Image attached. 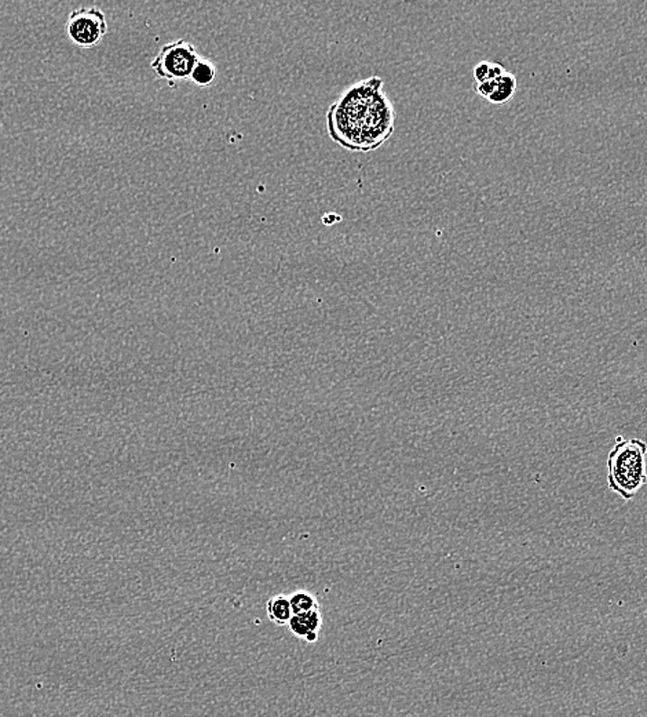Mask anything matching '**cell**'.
Masks as SVG:
<instances>
[{"mask_svg":"<svg viewBox=\"0 0 647 717\" xmlns=\"http://www.w3.org/2000/svg\"><path fill=\"white\" fill-rule=\"evenodd\" d=\"M65 31L68 38L76 46L93 49L101 43L107 33L106 15L97 7L73 10L68 17Z\"/></svg>","mask_w":647,"mask_h":717,"instance_id":"obj_4","label":"cell"},{"mask_svg":"<svg viewBox=\"0 0 647 717\" xmlns=\"http://www.w3.org/2000/svg\"><path fill=\"white\" fill-rule=\"evenodd\" d=\"M504 72L505 70L502 64L481 61L474 67V80H476V85H481V83L488 82V80H496Z\"/></svg>","mask_w":647,"mask_h":717,"instance_id":"obj_10","label":"cell"},{"mask_svg":"<svg viewBox=\"0 0 647 717\" xmlns=\"http://www.w3.org/2000/svg\"><path fill=\"white\" fill-rule=\"evenodd\" d=\"M288 628H290V632L300 640H305L310 645L317 643L319 630L322 628L321 609L313 610V611L300 614V616H292L288 622Z\"/></svg>","mask_w":647,"mask_h":717,"instance_id":"obj_5","label":"cell"},{"mask_svg":"<svg viewBox=\"0 0 647 717\" xmlns=\"http://www.w3.org/2000/svg\"><path fill=\"white\" fill-rule=\"evenodd\" d=\"M291 607H292L293 616H300L306 612L319 609V601L313 593L309 591H296L290 595Z\"/></svg>","mask_w":647,"mask_h":717,"instance_id":"obj_9","label":"cell"},{"mask_svg":"<svg viewBox=\"0 0 647 717\" xmlns=\"http://www.w3.org/2000/svg\"><path fill=\"white\" fill-rule=\"evenodd\" d=\"M515 93H517V78L514 73L505 70L500 78H497L496 91L492 94L488 101L496 104V106H502V104L510 101Z\"/></svg>","mask_w":647,"mask_h":717,"instance_id":"obj_7","label":"cell"},{"mask_svg":"<svg viewBox=\"0 0 647 717\" xmlns=\"http://www.w3.org/2000/svg\"><path fill=\"white\" fill-rule=\"evenodd\" d=\"M199 60L200 56L196 47L190 42L180 39L164 44L151 67L160 79L169 80L170 85L174 86L175 82L190 79Z\"/></svg>","mask_w":647,"mask_h":717,"instance_id":"obj_3","label":"cell"},{"mask_svg":"<svg viewBox=\"0 0 647 717\" xmlns=\"http://www.w3.org/2000/svg\"><path fill=\"white\" fill-rule=\"evenodd\" d=\"M190 80L195 85H198L199 88H209L217 80V67H215L214 62L200 57L198 64L193 68Z\"/></svg>","mask_w":647,"mask_h":717,"instance_id":"obj_8","label":"cell"},{"mask_svg":"<svg viewBox=\"0 0 647 717\" xmlns=\"http://www.w3.org/2000/svg\"><path fill=\"white\" fill-rule=\"evenodd\" d=\"M379 76L353 83L327 112L329 137L352 152H372L384 145L395 129V111Z\"/></svg>","mask_w":647,"mask_h":717,"instance_id":"obj_1","label":"cell"},{"mask_svg":"<svg viewBox=\"0 0 647 717\" xmlns=\"http://www.w3.org/2000/svg\"><path fill=\"white\" fill-rule=\"evenodd\" d=\"M266 614L273 624L277 627L288 625L292 619L293 612L291 607L290 596L276 595L269 599L266 603Z\"/></svg>","mask_w":647,"mask_h":717,"instance_id":"obj_6","label":"cell"},{"mask_svg":"<svg viewBox=\"0 0 647 717\" xmlns=\"http://www.w3.org/2000/svg\"><path fill=\"white\" fill-rule=\"evenodd\" d=\"M647 443L642 439L618 436L607 457L610 490L631 501L647 484Z\"/></svg>","mask_w":647,"mask_h":717,"instance_id":"obj_2","label":"cell"},{"mask_svg":"<svg viewBox=\"0 0 647 717\" xmlns=\"http://www.w3.org/2000/svg\"><path fill=\"white\" fill-rule=\"evenodd\" d=\"M497 88V79L496 80H488V82L481 83V85H476V91L478 96H481L482 98L489 99L491 98L492 94L496 91Z\"/></svg>","mask_w":647,"mask_h":717,"instance_id":"obj_11","label":"cell"}]
</instances>
